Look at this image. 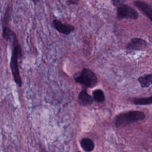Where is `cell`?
Here are the masks:
<instances>
[{
    "instance_id": "obj_1",
    "label": "cell",
    "mask_w": 152,
    "mask_h": 152,
    "mask_svg": "<svg viewBox=\"0 0 152 152\" xmlns=\"http://www.w3.org/2000/svg\"><path fill=\"white\" fill-rule=\"evenodd\" d=\"M12 46L13 49L10 61L11 71L15 83L18 87H21L22 85V82L20 75L18 59L21 57V48L17 39H16L12 43Z\"/></svg>"
},
{
    "instance_id": "obj_2",
    "label": "cell",
    "mask_w": 152,
    "mask_h": 152,
    "mask_svg": "<svg viewBox=\"0 0 152 152\" xmlns=\"http://www.w3.org/2000/svg\"><path fill=\"white\" fill-rule=\"evenodd\" d=\"M145 117L144 112L131 110L118 115L114 119V124L116 127L125 126L132 122L143 120Z\"/></svg>"
},
{
    "instance_id": "obj_3",
    "label": "cell",
    "mask_w": 152,
    "mask_h": 152,
    "mask_svg": "<svg viewBox=\"0 0 152 152\" xmlns=\"http://www.w3.org/2000/svg\"><path fill=\"white\" fill-rule=\"evenodd\" d=\"M75 81L87 87H93L97 83V79L95 74L90 69L84 68L80 74L74 78Z\"/></svg>"
},
{
    "instance_id": "obj_4",
    "label": "cell",
    "mask_w": 152,
    "mask_h": 152,
    "mask_svg": "<svg viewBox=\"0 0 152 152\" xmlns=\"http://www.w3.org/2000/svg\"><path fill=\"white\" fill-rule=\"evenodd\" d=\"M118 17L119 18H126L130 19H137L138 14L135 10L126 5H121L117 9Z\"/></svg>"
},
{
    "instance_id": "obj_5",
    "label": "cell",
    "mask_w": 152,
    "mask_h": 152,
    "mask_svg": "<svg viewBox=\"0 0 152 152\" xmlns=\"http://www.w3.org/2000/svg\"><path fill=\"white\" fill-rule=\"evenodd\" d=\"M52 26L58 32L65 35L69 34L75 29L74 26L69 24H63L57 19L53 20Z\"/></svg>"
},
{
    "instance_id": "obj_6",
    "label": "cell",
    "mask_w": 152,
    "mask_h": 152,
    "mask_svg": "<svg viewBox=\"0 0 152 152\" xmlns=\"http://www.w3.org/2000/svg\"><path fill=\"white\" fill-rule=\"evenodd\" d=\"M135 4L146 16H147L152 21V8H151L147 4L140 1L135 2Z\"/></svg>"
},
{
    "instance_id": "obj_7",
    "label": "cell",
    "mask_w": 152,
    "mask_h": 152,
    "mask_svg": "<svg viewBox=\"0 0 152 152\" xmlns=\"http://www.w3.org/2000/svg\"><path fill=\"white\" fill-rule=\"evenodd\" d=\"M78 102L83 106L90 105L93 103L92 97L87 93L86 90H82L78 95Z\"/></svg>"
},
{
    "instance_id": "obj_8",
    "label": "cell",
    "mask_w": 152,
    "mask_h": 152,
    "mask_svg": "<svg viewBox=\"0 0 152 152\" xmlns=\"http://www.w3.org/2000/svg\"><path fill=\"white\" fill-rule=\"evenodd\" d=\"M146 45V42L141 39L134 38L128 44V48L131 49H142Z\"/></svg>"
},
{
    "instance_id": "obj_9",
    "label": "cell",
    "mask_w": 152,
    "mask_h": 152,
    "mask_svg": "<svg viewBox=\"0 0 152 152\" xmlns=\"http://www.w3.org/2000/svg\"><path fill=\"white\" fill-rule=\"evenodd\" d=\"M2 37L5 40H6L7 41H10L12 43L16 39H17L15 34L12 31V30L10 28L8 27H3Z\"/></svg>"
},
{
    "instance_id": "obj_10",
    "label": "cell",
    "mask_w": 152,
    "mask_h": 152,
    "mask_svg": "<svg viewBox=\"0 0 152 152\" xmlns=\"http://www.w3.org/2000/svg\"><path fill=\"white\" fill-rule=\"evenodd\" d=\"M80 145L82 148L87 152H90L94 148V142L89 138H84L80 141Z\"/></svg>"
},
{
    "instance_id": "obj_11",
    "label": "cell",
    "mask_w": 152,
    "mask_h": 152,
    "mask_svg": "<svg viewBox=\"0 0 152 152\" xmlns=\"http://www.w3.org/2000/svg\"><path fill=\"white\" fill-rule=\"evenodd\" d=\"M132 103L137 105H147L152 104V96L148 97L134 98L132 100Z\"/></svg>"
},
{
    "instance_id": "obj_12",
    "label": "cell",
    "mask_w": 152,
    "mask_h": 152,
    "mask_svg": "<svg viewBox=\"0 0 152 152\" xmlns=\"http://www.w3.org/2000/svg\"><path fill=\"white\" fill-rule=\"evenodd\" d=\"M138 81L142 87H147L152 84V75H145L139 78Z\"/></svg>"
},
{
    "instance_id": "obj_13",
    "label": "cell",
    "mask_w": 152,
    "mask_h": 152,
    "mask_svg": "<svg viewBox=\"0 0 152 152\" xmlns=\"http://www.w3.org/2000/svg\"><path fill=\"white\" fill-rule=\"evenodd\" d=\"M93 97L94 100L96 102H99V103L104 102V99H105L104 93L103 92L102 90H101L100 89L96 90L93 91Z\"/></svg>"
},
{
    "instance_id": "obj_14",
    "label": "cell",
    "mask_w": 152,
    "mask_h": 152,
    "mask_svg": "<svg viewBox=\"0 0 152 152\" xmlns=\"http://www.w3.org/2000/svg\"><path fill=\"white\" fill-rule=\"evenodd\" d=\"M125 0H112L113 4L116 6H120L122 5V4L124 2Z\"/></svg>"
},
{
    "instance_id": "obj_15",
    "label": "cell",
    "mask_w": 152,
    "mask_h": 152,
    "mask_svg": "<svg viewBox=\"0 0 152 152\" xmlns=\"http://www.w3.org/2000/svg\"><path fill=\"white\" fill-rule=\"evenodd\" d=\"M33 1H34V2H36L37 0H33Z\"/></svg>"
},
{
    "instance_id": "obj_16",
    "label": "cell",
    "mask_w": 152,
    "mask_h": 152,
    "mask_svg": "<svg viewBox=\"0 0 152 152\" xmlns=\"http://www.w3.org/2000/svg\"><path fill=\"white\" fill-rule=\"evenodd\" d=\"M77 152H81V151H77Z\"/></svg>"
}]
</instances>
